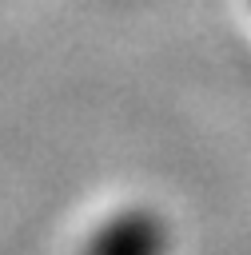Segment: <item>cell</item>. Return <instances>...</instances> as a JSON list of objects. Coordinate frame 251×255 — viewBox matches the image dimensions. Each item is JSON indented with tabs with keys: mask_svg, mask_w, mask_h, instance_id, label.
<instances>
[{
	"mask_svg": "<svg viewBox=\"0 0 251 255\" xmlns=\"http://www.w3.org/2000/svg\"><path fill=\"white\" fill-rule=\"evenodd\" d=\"M80 255H171V227L151 207H120L88 231Z\"/></svg>",
	"mask_w": 251,
	"mask_h": 255,
	"instance_id": "cell-1",
	"label": "cell"
}]
</instances>
